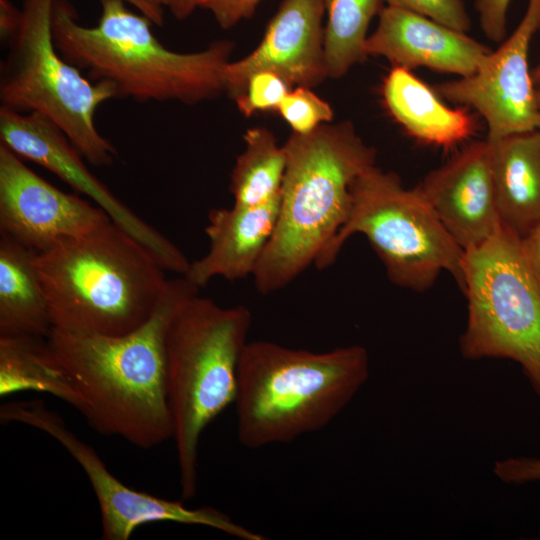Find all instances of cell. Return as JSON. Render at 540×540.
Segmentation results:
<instances>
[{"instance_id":"obj_1","label":"cell","mask_w":540,"mask_h":540,"mask_svg":"<svg viewBox=\"0 0 540 540\" xmlns=\"http://www.w3.org/2000/svg\"><path fill=\"white\" fill-rule=\"evenodd\" d=\"M199 288L169 279L153 314L124 334L53 329L49 345L82 394L88 423L99 433L150 449L173 436L167 395V336Z\"/></svg>"},{"instance_id":"obj_2","label":"cell","mask_w":540,"mask_h":540,"mask_svg":"<svg viewBox=\"0 0 540 540\" xmlns=\"http://www.w3.org/2000/svg\"><path fill=\"white\" fill-rule=\"evenodd\" d=\"M96 26H83L67 0H55L52 35L61 56L93 82L110 84L118 98L196 104L225 92L223 70L233 44L218 40L189 53L169 50L153 24L122 0H100Z\"/></svg>"},{"instance_id":"obj_3","label":"cell","mask_w":540,"mask_h":540,"mask_svg":"<svg viewBox=\"0 0 540 540\" xmlns=\"http://www.w3.org/2000/svg\"><path fill=\"white\" fill-rule=\"evenodd\" d=\"M273 236L253 275L262 294L278 291L315 265L348 219L354 180L376 165V149L350 121L292 133Z\"/></svg>"},{"instance_id":"obj_4","label":"cell","mask_w":540,"mask_h":540,"mask_svg":"<svg viewBox=\"0 0 540 540\" xmlns=\"http://www.w3.org/2000/svg\"><path fill=\"white\" fill-rule=\"evenodd\" d=\"M369 373V353L361 345L313 352L248 341L234 401L239 442L259 449L323 429L352 401Z\"/></svg>"},{"instance_id":"obj_5","label":"cell","mask_w":540,"mask_h":540,"mask_svg":"<svg viewBox=\"0 0 540 540\" xmlns=\"http://www.w3.org/2000/svg\"><path fill=\"white\" fill-rule=\"evenodd\" d=\"M53 329L124 334L156 309L165 269L112 220L37 253Z\"/></svg>"},{"instance_id":"obj_6","label":"cell","mask_w":540,"mask_h":540,"mask_svg":"<svg viewBox=\"0 0 540 540\" xmlns=\"http://www.w3.org/2000/svg\"><path fill=\"white\" fill-rule=\"evenodd\" d=\"M252 315L199 294L174 317L167 336V395L181 498L198 489L199 445L209 424L234 404Z\"/></svg>"},{"instance_id":"obj_7","label":"cell","mask_w":540,"mask_h":540,"mask_svg":"<svg viewBox=\"0 0 540 540\" xmlns=\"http://www.w3.org/2000/svg\"><path fill=\"white\" fill-rule=\"evenodd\" d=\"M348 219L316 262L332 265L346 241L364 235L396 286L417 292L433 286L447 271L461 288L463 249L453 240L417 189L376 165L353 182Z\"/></svg>"},{"instance_id":"obj_8","label":"cell","mask_w":540,"mask_h":540,"mask_svg":"<svg viewBox=\"0 0 540 540\" xmlns=\"http://www.w3.org/2000/svg\"><path fill=\"white\" fill-rule=\"evenodd\" d=\"M54 3L23 1L18 28L4 43L8 52L0 67L1 107L44 114L90 163L110 166L117 150L100 134L94 118L101 104L116 97L114 88L91 81L58 52L52 35Z\"/></svg>"},{"instance_id":"obj_9","label":"cell","mask_w":540,"mask_h":540,"mask_svg":"<svg viewBox=\"0 0 540 540\" xmlns=\"http://www.w3.org/2000/svg\"><path fill=\"white\" fill-rule=\"evenodd\" d=\"M461 290L467 298L462 357L515 362L540 398V289L519 238L502 225L489 240L465 251Z\"/></svg>"},{"instance_id":"obj_10","label":"cell","mask_w":540,"mask_h":540,"mask_svg":"<svg viewBox=\"0 0 540 540\" xmlns=\"http://www.w3.org/2000/svg\"><path fill=\"white\" fill-rule=\"evenodd\" d=\"M0 419L2 423H21L46 433L80 465L97 499L105 540H128L141 526L157 522L205 526L241 540L266 539L214 507L189 508L181 501L127 486L110 472L95 449L73 433L62 417L41 400L5 402L0 407Z\"/></svg>"},{"instance_id":"obj_11","label":"cell","mask_w":540,"mask_h":540,"mask_svg":"<svg viewBox=\"0 0 540 540\" xmlns=\"http://www.w3.org/2000/svg\"><path fill=\"white\" fill-rule=\"evenodd\" d=\"M0 143L22 159L46 168L92 199L109 218L146 247L166 271L184 275L190 262L167 237L118 199L84 164L64 131L39 112L0 107Z\"/></svg>"},{"instance_id":"obj_12","label":"cell","mask_w":540,"mask_h":540,"mask_svg":"<svg viewBox=\"0 0 540 540\" xmlns=\"http://www.w3.org/2000/svg\"><path fill=\"white\" fill-rule=\"evenodd\" d=\"M540 30V0H528L513 33L490 51L477 71L433 85L449 102L472 108L485 120L487 140L540 129V111L529 68V49Z\"/></svg>"},{"instance_id":"obj_13","label":"cell","mask_w":540,"mask_h":540,"mask_svg":"<svg viewBox=\"0 0 540 540\" xmlns=\"http://www.w3.org/2000/svg\"><path fill=\"white\" fill-rule=\"evenodd\" d=\"M109 220L100 207L61 191L0 143V235L41 252Z\"/></svg>"},{"instance_id":"obj_14","label":"cell","mask_w":540,"mask_h":540,"mask_svg":"<svg viewBox=\"0 0 540 540\" xmlns=\"http://www.w3.org/2000/svg\"><path fill=\"white\" fill-rule=\"evenodd\" d=\"M323 0H282L259 45L248 55L229 61L224 88L235 100L249 77L261 70L279 74L291 88H313L328 78L324 57Z\"/></svg>"},{"instance_id":"obj_15","label":"cell","mask_w":540,"mask_h":540,"mask_svg":"<svg viewBox=\"0 0 540 540\" xmlns=\"http://www.w3.org/2000/svg\"><path fill=\"white\" fill-rule=\"evenodd\" d=\"M415 188L464 252L502 226L487 139L467 145Z\"/></svg>"},{"instance_id":"obj_16","label":"cell","mask_w":540,"mask_h":540,"mask_svg":"<svg viewBox=\"0 0 540 540\" xmlns=\"http://www.w3.org/2000/svg\"><path fill=\"white\" fill-rule=\"evenodd\" d=\"M378 16L365 51L367 56L387 59L394 67H424L465 78L477 71L491 51L466 32L410 10L386 5Z\"/></svg>"},{"instance_id":"obj_17","label":"cell","mask_w":540,"mask_h":540,"mask_svg":"<svg viewBox=\"0 0 540 540\" xmlns=\"http://www.w3.org/2000/svg\"><path fill=\"white\" fill-rule=\"evenodd\" d=\"M280 195L261 205L212 209L205 227L208 252L183 276L199 289L216 277H253L276 227Z\"/></svg>"},{"instance_id":"obj_18","label":"cell","mask_w":540,"mask_h":540,"mask_svg":"<svg viewBox=\"0 0 540 540\" xmlns=\"http://www.w3.org/2000/svg\"><path fill=\"white\" fill-rule=\"evenodd\" d=\"M489 143L501 223L522 238L540 224V129Z\"/></svg>"},{"instance_id":"obj_19","label":"cell","mask_w":540,"mask_h":540,"mask_svg":"<svg viewBox=\"0 0 540 540\" xmlns=\"http://www.w3.org/2000/svg\"><path fill=\"white\" fill-rule=\"evenodd\" d=\"M382 98L393 119L424 143L449 148L475 131V119L466 107L447 106L411 70L393 67L383 81Z\"/></svg>"},{"instance_id":"obj_20","label":"cell","mask_w":540,"mask_h":540,"mask_svg":"<svg viewBox=\"0 0 540 540\" xmlns=\"http://www.w3.org/2000/svg\"><path fill=\"white\" fill-rule=\"evenodd\" d=\"M37 253L0 235V336L48 338L53 330Z\"/></svg>"},{"instance_id":"obj_21","label":"cell","mask_w":540,"mask_h":540,"mask_svg":"<svg viewBox=\"0 0 540 540\" xmlns=\"http://www.w3.org/2000/svg\"><path fill=\"white\" fill-rule=\"evenodd\" d=\"M30 391L49 394L87 414L82 394L47 338L0 336V396Z\"/></svg>"},{"instance_id":"obj_22","label":"cell","mask_w":540,"mask_h":540,"mask_svg":"<svg viewBox=\"0 0 540 540\" xmlns=\"http://www.w3.org/2000/svg\"><path fill=\"white\" fill-rule=\"evenodd\" d=\"M244 144L232 169L230 192L235 205H261L281 193L286 152L273 133L263 127L248 129Z\"/></svg>"},{"instance_id":"obj_23","label":"cell","mask_w":540,"mask_h":540,"mask_svg":"<svg viewBox=\"0 0 540 540\" xmlns=\"http://www.w3.org/2000/svg\"><path fill=\"white\" fill-rule=\"evenodd\" d=\"M327 22L324 27V57L327 75L343 77L368 56L365 45L371 20L384 0H323Z\"/></svg>"},{"instance_id":"obj_24","label":"cell","mask_w":540,"mask_h":540,"mask_svg":"<svg viewBox=\"0 0 540 540\" xmlns=\"http://www.w3.org/2000/svg\"><path fill=\"white\" fill-rule=\"evenodd\" d=\"M277 112L296 134H308L334 117L330 104L305 86L292 88Z\"/></svg>"},{"instance_id":"obj_25","label":"cell","mask_w":540,"mask_h":540,"mask_svg":"<svg viewBox=\"0 0 540 540\" xmlns=\"http://www.w3.org/2000/svg\"><path fill=\"white\" fill-rule=\"evenodd\" d=\"M291 89L279 74L261 70L249 77L243 93L234 101L238 110L250 117L260 111H277Z\"/></svg>"},{"instance_id":"obj_26","label":"cell","mask_w":540,"mask_h":540,"mask_svg":"<svg viewBox=\"0 0 540 540\" xmlns=\"http://www.w3.org/2000/svg\"><path fill=\"white\" fill-rule=\"evenodd\" d=\"M384 3L421 14L461 32H467L471 26L463 0H384Z\"/></svg>"},{"instance_id":"obj_27","label":"cell","mask_w":540,"mask_h":540,"mask_svg":"<svg viewBox=\"0 0 540 540\" xmlns=\"http://www.w3.org/2000/svg\"><path fill=\"white\" fill-rule=\"evenodd\" d=\"M493 473L501 482L510 485L540 482V455L499 459L494 463Z\"/></svg>"},{"instance_id":"obj_28","label":"cell","mask_w":540,"mask_h":540,"mask_svg":"<svg viewBox=\"0 0 540 540\" xmlns=\"http://www.w3.org/2000/svg\"><path fill=\"white\" fill-rule=\"evenodd\" d=\"M512 0H475L481 29L485 36L501 43L507 34V12Z\"/></svg>"},{"instance_id":"obj_29","label":"cell","mask_w":540,"mask_h":540,"mask_svg":"<svg viewBox=\"0 0 540 540\" xmlns=\"http://www.w3.org/2000/svg\"><path fill=\"white\" fill-rule=\"evenodd\" d=\"M262 0H201L199 7L209 11L222 29H230L251 18Z\"/></svg>"},{"instance_id":"obj_30","label":"cell","mask_w":540,"mask_h":540,"mask_svg":"<svg viewBox=\"0 0 540 540\" xmlns=\"http://www.w3.org/2000/svg\"><path fill=\"white\" fill-rule=\"evenodd\" d=\"M523 260L540 289V224L519 238Z\"/></svg>"},{"instance_id":"obj_31","label":"cell","mask_w":540,"mask_h":540,"mask_svg":"<svg viewBox=\"0 0 540 540\" xmlns=\"http://www.w3.org/2000/svg\"><path fill=\"white\" fill-rule=\"evenodd\" d=\"M21 9L9 0H0V37L4 44L16 31L21 20Z\"/></svg>"},{"instance_id":"obj_32","label":"cell","mask_w":540,"mask_h":540,"mask_svg":"<svg viewBox=\"0 0 540 540\" xmlns=\"http://www.w3.org/2000/svg\"><path fill=\"white\" fill-rule=\"evenodd\" d=\"M135 7L141 14L146 16L154 25L162 26L164 22V10L155 7L147 0H122Z\"/></svg>"},{"instance_id":"obj_33","label":"cell","mask_w":540,"mask_h":540,"mask_svg":"<svg viewBox=\"0 0 540 540\" xmlns=\"http://www.w3.org/2000/svg\"><path fill=\"white\" fill-rule=\"evenodd\" d=\"M200 1L201 0H169L167 7L176 19L184 20L199 7Z\"/></svg>"},{"instance_id":"obj_34","label":"cell","mask_w":540,"mask_h":540,"mask_svg":"<svg viewBox=\"0 0 540 540\" xmlns=\"http://www.w3.org/2000/svg\"><path fill=\"white\" fill-rule=\"evenodd\" d=\"M531 73L535 87H540V63L532 70Z\"/></svg>"},{"instance_id":"obj_35","label":"cell","mask_w":540,"mask_h":540,"mask_svg":"<svg viewBox=\"0 0 540 540\" xmlns=\"http://www.w3.org/2000/svg\"><path fill=\"white\" fill-rule=\"evenodd\" d=\"M147 1L160 9H163V7H167L169 3V0H147Z\"/></svg>"},{"instance_id":"obj_36","label":"cell","mask_w":540,"mask_h":540,"mask_svg":"<svg viewBox=\"0 0 540 540\" xmlns=\"http://www.w3.org/2000/svg\"><path fill=\"white\" fill-rule=\"evenodd\" d=\"M537 106L540 111V87L535 88Z\"/></svg>"}]
</instances>
